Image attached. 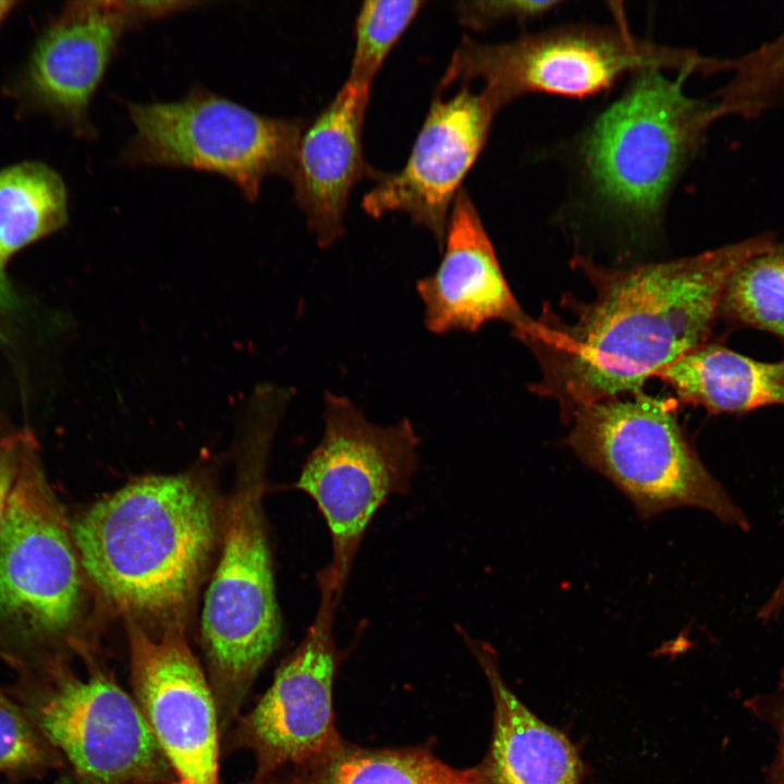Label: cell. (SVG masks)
I'll return each instance as SVG.
<instances>
[{
    "label": "cell",
    "mask_w": 784,
    "mask_h": 784,
    "mask_svg": "<svg viewBox=\"0 0 784 784\" xmlns=\"http://www.w3.org/2000/svg\"><path fill=\"white\" fill-rule=\"evenodd\" d=\"M657 376L683 401L714 414L784 406V358L761 362L726 346L707 343Z\"/></svg>",
    "instance_id": "cell-18"
},
{
    "label": "cell",
    "mask_w": 784,
    "mask_h": 784,
    "mask_svg": "<svg viewBox=\"0 0 784 784\" xmlns=\"http://www.w3.org/2000/svg\"><path fill=\"white\" fill-rule=\"evenodd\" d=\"M82 597L71 526L32 434L0 531V638L21 649L61 640L78 620Z\"/></svg>",
    "instance_id": "cell-8"
},
{
    "label": "cell",
    "mask_w": 784,
    "mask_h": 784,
    "mask_svg": "<svg viewBox=\"0 0 784 784\" xmlns=\"http://www.w3.org/2000/svg\"><path fill=\"white\" fill-rule=\"evenodd\" d=\"M370 85L346 78L306 125L291 175L295 201L321 248L344 234L350 196L364 177L378 175L364 157L363 131Z\"/></svg>",
    "instance_id": "cell-16"
},
{
    "label": "cell",
    "mask_w": 784,
    "mask_h": 784,
    "mask_svg": "<svg viewBox=\"0 0 784 784\" xmlns=\"http://www.w3.org/2000/svg\"><path fill=\"white\" fill-rule=\"evenodd\" d=\"M442 247L437 269L416 283L430 332H476L492 320L514 328L527 317L511 292L480 216L464 188L452 205Z\"/></svg>",
    "instance_id": "cell-15"
},
{
    "label": "cell",
    "mask_w": 784,
    "mask_h": 784,
    "mask_svg": "<svg viewBox=\"0 0 784 784\" xmlns=\"http://www.w3.org/2000/svg\"><path fill=\"white\" fill-rule=\"evenodd\" d=\"M148 21L140 1H72L36 41L22 78L27 96L79 135L122 36Z\"/></svg>",
    "instance_id": "cell-14"
},
{
    "label": "cell",
    "mask_w": 784,
    "mask_h": 784,
    "mask_svg": "<svg viewBox=\"0 0 784 784\" xmlns=\"http://www.w3.org/2000/svg\"><path fill=\"white\" fill-rule=\"evenodd\" d=\"M15 4V1L0 0V24L5 19V16L13 10V7Z\"/></svg>",
    "instance_id": "cell-28"
},
{
    "label": "cell",
    "mask_w": 784,
    "mask_h": 784,
    "mask_svg": "<svg viewBox=\"0 0 784 784\" xmlns=\"http://www.w3.org/2000/svg\"><path fill=\"white\" fill-rule=\"evenodd\" d=\"M678 74L713 72L714 60L636 38L626 29L573 25L488 44L463 36L438 85L482 83L500 110L517 97L543 93L587 97L642 69Z\"/></svg>",
    "instance_id": "cell-6"
},
{
    "label": "cell",
    "mask_w": 784,
    "mask_h": 784,
    "mask_svg": "<svg viewBox=\"0 0 784 784\" xmlns=\"http://www.w3.org/2000/svg\"><path fill=\"white\" fill-rule=\"evenodd\" d=\"M492 691L494 722L479 784H581L584 763L571 739L544 723L509 688L497 653L487 642L463 633Z\"/></svg>",
    "instance_id": "cell-17"
},
{
    "label": "cell",
    "mask_w": 784,
    "mask_h": 784,
    "mask_svg": "<svg viewBox=\"0 0 784 784\" xmlns=\"http://www.w3.org/2000/svg\"><path fill=\"white\" fill-rule=\"evenodd\" d=\"M3 265L0 264V307L10 303L11 293L3 273Z\"/></svg>",
    "instance_id": "cell-27"
},
{
    "label": "cell",
    "mask_w": 784,
    "mask_h": 784,
    "mask_svg": "<svg viewBox=\"0 0 784 784\" xmlns=\"http://www.w3.org/2000/svg\"><path fill=\"white\" fill-rule=\"evenodd\" d=\"M499 109L481 90L462 86L432 100L403 168L378 173L362 207L372 218L403 212L427 229L441 248L461 183L486 145Z\"/></svg>",
    "instance_id": "cell-13"
},
{
    "label": "cell",
    "mask_w": 784,
    "mask_h": 784,
    "mask_svg": "<svg viewBox=\"0 0 784 784\" xmlns=\"http://www.w3.org/2000/svg\"><path fill=\"white\" fill-rule=\"evenodd\" d=\"M68 195L61 176L40 162L0 170V264L62 228Z\"/></svg>",
    "instance_id": "cell-20"
},
{
    "label": "cell",
    "mask_w": 784,
    "mask_h": 784,
    "mask_svg": "<svg viewBox=\"0 0 784 784\" xmlns=\"http://www.w3.org/2000/svg\"><path fill=\"white\" fill-rule=\"evenodd\" d=\"M322 404V437L295 486L326 523L331 542L326 568L342 596L373 516L390 497L411 489L419 437L408 419L389 426L371 422L344 395L326 392Z\"/></svg>",
    "instance_id": "cell-9"
},
{
    "label": "cell",
    "mask_w": 784,
    "mask_h": 784,
    "mask_svg": "<svg viewBox=\"0 0 784 784\" xmlns=\"http://www.w3.org/2000/svg\"><path fill=\"white\" fill-rule=\"evenodd\" d=\"M60 758L17 701L0 689V773L41 775L60 765Z\"/></svg>",
    "instance_id": "cell-23"
},
{
    "label": "cell",
    "mask_w": 784,
    "mask_h": 784,
    "mask_svg": "<svg viewBox=\"0 0 784 784\" xmlns=\"http://www.w3.org/2000/svg\"><path fill=\"white\" fill-rule=\"evenodd\" d=\"M781 760H782V767H783V771H784V719H783V724H782Z\"/></svg>",
    "instance_id": "cell-29"
},
{
    "label": "cell",
    "mask_w": 784,
    "mask_h": 784,
    "mask_svg": "<svg viewBox=\"0 0 784 784\" xmlns=\"http://www.w3.org/2000/svg\"><path fill=\"white\" fill-rule=\"evenodd\" d=\"M134 698L174 775V784H219V710L192 652L183 621L160 634L125 616Z\"/></svg>",
    "instance_id": "cell-11"
},
{
    "label": "cell",
    "mask_w": 784,
    "mask_h": 784,
    "mask_svg": "<svg viewBox=\"0 0 784 784\" xmlns=\"http://www.w3.org/2000/svg\"><path fill=\"white\" fill-rule=\"evenodd\" d=\"M243 418L242 469L201 617L209 682L223 721L237 711L281 635L261 503L264 465L280 420L262 411Z\"/></svg>",
    "instance_id": "cell-4"
},
{
    "label": "cell",
    "mask_w": 784,
    "mask_h": 784,
    "mask_svg": "<svg viewBox=\"0 0 784 784\" xmlns=\"http://www.w3.org/2000/svg\"><path fill=\"white\" fill-rule=\"evenodd\" d=\"M583 133L577 162L586 200L628 226L656 222L675 184L721 118L716 101L684 91L687 74L635 72Z\"/></svg>",
    "instance_id": "cell-3"
},
{
    "label": "cell",
    "mask_w": 784,
    "mask_h": 784,
    "mask_svg": "<svg viewBox=\"0 0 784 784\" xmlns=\"http://www.w3.org/2000/svg\"><path fill=\"white\" fill-rule=\"evenodd\" d=\"M561 1L532 0H477L455 3V13L461 24L471 30H482L502 21L527 22L539 19Z\"/></svg>",
    "instance_id": "cell-24"
},
{
    "label": "cell",
    "mask_w": 784,
    "mask_h": 784,
    "mask_svg": "<svg viewBox=\"0 0 784 784\" xmlns=\"http://www.w3.org/2000/svg\"><path fill=\"white\" fill-rule=\"evenodd\" d=\"M33 433L19 430L0 436V531L25 445Z\"/></svg>",
    "instance_id": "cell-25"
},
{
    "label": "cell",
    "mask_w": 784,
    "mask_h": 784,
    "mask_svg": "<svg viewBox=\"0 0 784 784\" xmlns=\"http://www.w3.org/2000/svg\"><path fill=\"white\" fill-rule=\"evenodd\" d=\"M772 237L627 269L583 259L596 296L576 307L573 321L527 317L513 328L540 365L532 390L555 400L567 420L593 403L640 392L650 377L708 343L727 279Z\"/></svg>",
    "instance_id": "cell-1"
},
{
    "label": "cell",
    "mask_w": 784,
    "mask_h": 784,
    "mask_svg": "<svg viewBox=\"0 0 784 784\" xmlns=\"http://www.w3.org/2000/svg\"><path fill=\"white\" fill-rule=\"evenodd\" d=\"M719 316L733 326L771 333L784 341V242L774 236L730 275Z\"/></svg>",
    "instance_id": "cell-21"
},
{
    "label": "cell",
    "mask_w": 784,
    "mask_h": 784,
    "mask_svg": "<svg viewBox=\"0 0 784 784\" xmlns=\"http://www.w3.org/2000/svg\"><path fill=\"white\" fill-rule=\"evenodd\" d=\"M784 612V575L777 587L758 612V618L764 622L777 618Z\"/></svg>",
    "instance_id": "cell-26"
},
{
    "label": "cell",
    "mask_w": 784,
    "mask_h": 784,
    "mask_svg": "<svg viewBox=\"0 0 784 784\" xmlns=\"http://www.w3.org/2000/svg\"><path fill=\"white\" fill-rule=\"evenodd\" d=\"M12 691L74 784H163L172 775L134 697L97 666L76 675L60 659L19 665Z\"/></svg>",
    "instance_id": "cell-7"
},
{
    "label": "cell",
    "mask_w": 784,
    "mask_h": 784,
    "mask_svg": "<svg viewBox=\"0 0 784 784\" xmlns=\"http://www.w3.org/2000/svg\"><path fill=\"white\" fill-rule=\"evenodd\" d=\"M567 444L609 479L642 518L696 507L748 529V520L710 474L677 421L673 406L642 391L575 412Z\"/></svg>",
    "instance_id": "cell-5"
},
{
    "label": "cell",
    "mask_w": 784,
    "mask_h": 784,
    "mask_svg": "<svg viewBox=\"0 0 784 784\" xmlns=\"http://www.w3.org/2000/svg\"><path fill=\"white\" fill-rule=\"evenodd\" d=\"M217 509L192 473L149 475L71 526L82 571L125 616L183 621L213 549Z\"/></svg>",
    "instance_id": "cell-2"
},
{
    "label": "cell",
    "mask_w": 784,
    "mask_h": 784,
    "mask_svg": "<svg viewBox=\"0 0 784 784\" xmlns=\"http://www.w3.org/2000/svg\"><path fill=\"white\" fill-rule=\"evenodd\" d=\"M134 134L127 166L182 167L218 173L254 201L270 175L290 177L306 126L299 119L254 112L196 87L171 102L128 103Z\"/></svg>",
    "instance_id": "cell-10"
},
{
    "label": "cell",
    "mask_w": 784,
    "mask_h": 784,
    "mask_svg": "<svg viewBox=\"0 0 784 784\" xmlns=\"http://www.w3.org/2000/svg\"><path fill=\"white\" fill-rule=\"evenodd\" d=\"M249 784H479V780L476 768L450 767L426 749H369L341 739L310 761Z\"/></svg>",
    "instance_id": "cell-19"
},
{
    "label": "cell",
    "mask_w": 784,
    "mask_h": 784,
    "mask_svg": "<svg viewBox=\"0 0 784 784\" xmlns=\"http://www.w3.org/2000/svg\"><path fill=\"white\" fill-rule=\"evenodd\" d=\"M56 784H74V783H73L71 780H70V781H69V780H60V781H59L58 783H56Z\"/></svg>",
    "instance_id": "cell-30"
},
{
    "label": "cell",
    "mask_w": 784,
    "mask_h": 784,
    "mask_svg": "<svg viewBox=\"0 0 784 784\" xmlns=\"http://www.w3.org/2000/svg\"><path fill=\"white\" fill-rule=\"evenodd\" d=\"M425 4L420 0L364 1L355 19L347 79L371 86L388 54Z\"/></svg>",
    "instance_id": "cell-22"
},
{
    "label": "cell",
    "mask_w": 784,
    "mask_h": 784,
    "mask_svg": "<svg viewBox=\"0 0 784 784\" xmlns=\"http://www.w3.org/2000/svg\"><path fill=\"white\" fill-rule=\"evenodd\" d=\"M318 587L319 604L307 634L238 726L240 743L256 758L255 779L310 761L341 740L332 706L333 630L341 597L326 567Z\"/></svg>",
    "instance_id": "cell-12"
}]
</instances>
